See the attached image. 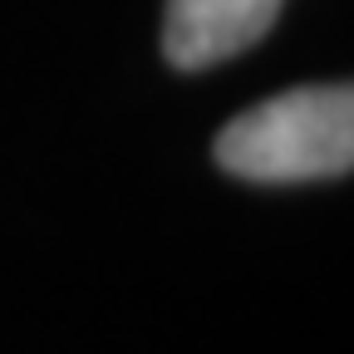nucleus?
Returning a JSON list of instances; mask_svg holds the SVG:
<instances>
[{
	"label": "nucleus",
	"mask_w": 354,
	"mask_h": 354,
	"mask_svg": "<svg viewBox=\"0 0 354 354\" xmlns=\"http://www.w3.org/2000/svg\"><path fill=\"white\" fill-rule=\"evenodd\" d=\"M216 162L246 183H325L354 162L349 84L286 88L232 118L216 138Z\"/></svg>",
	"instance_id": "obj_1"
},
{
	"label": "nucleus",
	"mask_w": 354,
	"mask_h": 354,
	"mask_svg": "<svg viewBox=\"0 0 354 354\" xmlns=\"http://www.w3.org/2000/svg\"><path fill=\"white\" fill-rule=\"evenodd\" d=\"M286 0H167L162 55L172 69H212L251 50L276 25Z\"/></svg>",
	"instance_id": "obj_2"
}]
</instances>
